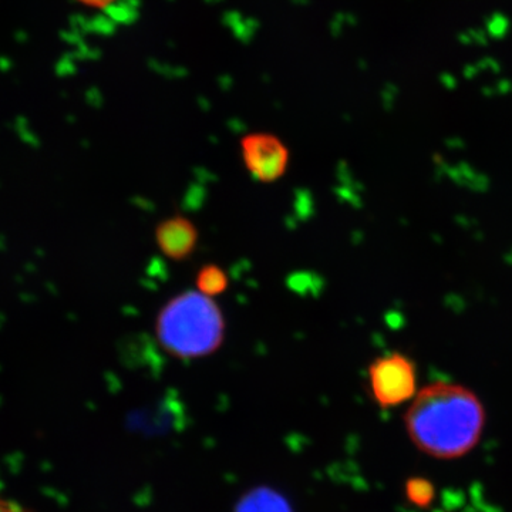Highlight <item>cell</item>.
<instances>
[{
    "mask_svg": "<svg viewBox=\"0 0 512 512\" xmlns=\"http://www.w3.org/2000/svg\"><path fill=\"white\" fill-rule=\"evenodd\" d=\"M154 237L161 254L171 261L183 262L197 249L200 232L194 222L184 215H174L157 225Z\"/></svg>",
    "mask_w": 512,
    "mask_h": 512,
    "instance_id": "obj_5",
    "label": "cell"
},
{
    "mask_svg": "<svg viewBox=\"0 0 512 512\" xmlns=\"http://www.w3.org/2000/svg\"><path fill=\"white\" fill-rule=\"evenodd\" d=\"M235 512H293L291 504L279 491L259 487L239 500Z\"/></svg>",
    "mask_w": 512,
    "mask_h": 512,
    "instance_id": "obj_6",
    "label": "cell"
},
{
    "mask_svg": "<svg viewBox=\"0 0 512 512\" xmlns=\"http://www.w3.org/2000/svg\"><path fill=\"white\" fill-rule=\"evenodd\" d=\"M0 512H29L26 511L25 508L20 507V505L12 503V501L2 500L0 498Z\"/></svg>",
    "mask_w": 512,
    "mask_h": 512,
    "instance_id": "obj_10",
    "label": "cell"
},
{
    "mask_svg": "<svg viewBox=\"0 0 512 512\" xmlns=\"http://www.w3.org/2000/svg\"><path fill=\"white\" fill-rule=\"evenodd\" d=\"M195 286L202 295L210 296V298L220 296L227 291L229 286L227 272L215 264L204 265L195 276Z\"/></svg>",
    "mask_w": 512,
    "mask_h": 512,
    "instance_id": "obj_7",
    "label": "cell"
},
{
    "mask_svg": "<svg viewBox=\"0 0 512 512\" xmlns=\"http://www.w3.org/2000/svg\"><path fill=\"white\" fill-rule=\"evenodd\" d=\"M154 330L161 348L177 359H201L224 345L227 323L218 303L201 292L187 291L158 312Z\"/></svg>",
    "mask_w": 512,
    "mask_h": 512,
    "instance_id": "obj_2",
    "label": "cell"
},
{
    "mask_svg": "<svg viewBox=\"0 0 512 512\" xmlns=\"http://www.w3.org/2000/svg\"><path fill=\"white\" fill-rule=\"evenodd\" d=\"M407 500L420 508L429 507L434 497L433 484L426 478H410L406 483Z\"/></svg>",
    "mask_w": 512,
    "mask_h": 512,
    "instance_id": "obj_8",
    "label": "cell"
},
{
    "mask_svg": "<svg viewBox=\"0 0 512 512\" xmlns=\"http://www.w3.org/2000/svg\"><path fill=\"white\" fill-rule=\"evenodd\" d=\"M414 446L427 456H466L480 441L485 410L477 394L457 383L436 382L421 389L404 414Z\"/></svg>",
    "mask_w": 512,
    "mask_h": 512,
    "instance_id": "obj_1",
    "label": "cell"
},
{
    "mask_svg": "<svg viewBox=\"0 0 512 512\" xmlns=\"http://www.w3.org/2000/svg\"><path fill=\"white\" fill-rule=\"evenodd\" d=\"M241 151L245 167L259 183H275L288 170V148L271 134H251L245 137Z\"/></svg>",
    "mask_w": 512,
    "mask_h": 512,
    "instance_id": "obj_4",
    "label": "cell"
},
{
    "mask_svg": "<svg viewBox=\"0 0 512 512\" xmlns=\"http://www.w3.org/2000/svg\"><path fill=\"white\" fill-rule=\"evenodd\" d=\"M369 389L382 409H392L416 396L417 367L409 356L394 352L370 363Z\"/></svg>",
    "mask_w": 512,
    "mask_h": 512,
    "instance_id": "obj_3",
    "label": "cell"
},
{
    "mask_svg": "<svg viewBox=\"0 0 512 512\" xmlns=\"http://www.w3.org/2000/svg\"><path fill=\"white\" fill-rule=\"evenodd\" d=\"M77 2L90 6V8L103 9L109 8L111 3H114V0H77Z\"/></svg>",
    "mask_w": 512,
    "mask_h": 512,
    "instance_id": "obj_9",
    "label": "cell"
}]
</instances>
